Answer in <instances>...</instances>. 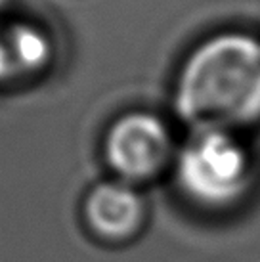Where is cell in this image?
<instances>
[{
    "label": "cell",
    "mask_w": 260,
    "mask_h": 262,
    "mask_svg": "<svg viewBox=\"0 0 260 262\" xmlns=\"http://www.w3.org/2000/svg\"><path fill=\"white\" fill-rule=\"evenodd\" d=\"M174 110L191 132L260 123V40L226 31L189 52L174 82Z\"/></svg>",
    "instance_id": "obj_1"
},
{
    "label": "cell",
    "mask_w": 260,
    "mask_h": 262,
    "mask_svg": "<svg viewBox=\"0 0 260 262\" xmlns=\"http://www.w3.org/2000/svg\"><path fill=\"white\" fill-rule=\"evenodd\" d=\"M172 174L188 201L209 211H226L253 191L256 163L235 132L199 130L176 151Z\"/></svg>",
    "instance_id": "obj_2"
},
{
    "label": "cell",
    "mask_w": 260,
    "mask_h": 262,
    "mask_svg": "<svg viewBox=\"0 0 260 262\" xmlns=\"http://www.w3.org/2000/svg\"><path fill=\"white\" fill-rule=\"evenodd\" d=\"M176 146L161 117L130 111L117 117L103 136V161L113 178L142 186L172 168Z\"/></svg>",
    "instance_id": "obj_3"
},
{
    "label": "cell",
    "mask_w": 260,
    "mask_h": 262,
    "mask_svg": "<svg viewBox=\"0 0 260 262\" xmlns=\"http://www.w3.org/2000/svg\"><path fill=\"white\" fill-rule=\"evenodd\" d=\"M82 220L96 239L121 245L144 230L147 203L140 186L109 178L88 188L82 199Z\"/></svg>",
    "instance_id": "obj_4"
},
{
    "label": "cell",
    "mask_w": 260,
    "mask_h": 262,
    "mask_svg": "<svg viewBox=\"0 0 260 262\" xmlns=\"http://www.w3.org/2000/svg\"><path fill=\"white\" fill-rule=\"evenodd\" d=\"M52 58V42L40 27L0 23V82L40 73Z\"/></svg>",
    "instance_id": "obj_5"
},
{
    "label": "cell",
    "mask_w": 260,
    "mask_h": 262,
    "mask_svg": "<svg viewBox=\"0 0 260 262\" xmlns=\"http://www.w3.org/2000/svg\"><path fill=\"white\" fill-rule=\"evenodd\" d=\"M6 4H8V0H0V12L4 10V6H6Z\"/></svg>",
    "instance_id": "obj_6"
}]
</instances>
